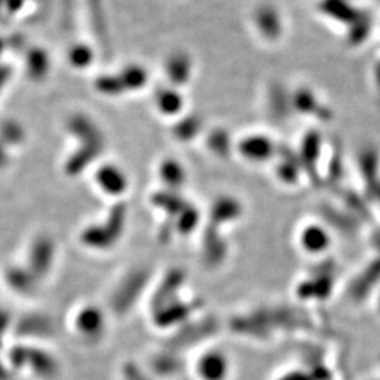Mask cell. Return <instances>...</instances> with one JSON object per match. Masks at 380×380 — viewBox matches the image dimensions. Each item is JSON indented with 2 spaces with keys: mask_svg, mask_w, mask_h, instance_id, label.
<instances>
[{
  "mask_svg": "<svg viewBox=\"0 0 380 380\" xmlns=\"http://www.w3.org/2000/svg\"><path fill=\"white\" fill-rule=\"evenodd\" d=\"M27 69L28 74L38 79L42 78L47 74L48 69V60L45 52L41 49H33L28 56H27Z\"/></svg>",
  "mask_w": 380,
  "mask_h": 380,
  "instance_id": "obj_1",
  "label": "cell"
},
{
  "mask_svg": "<svg viewBox=\"0 0 380 380\" xmlns=\"http://www.w3.org/2000/svg\"><path fill=\"white\" fill-rule=\"evenodd\" d=\"M49 244L47 241H40L34 249H33V266L37 270H45L48 266V259H49Z\"/></svg>",
  "mask_w": 380,
  "mask_h": 380,
  "instance_id": "obj_2",
  "label": "cell"
},
{
  "mask_svg": "<svg viewBox=\"0 0 380 380\" xmlns=\"http://www.w3.org/2000/svg\"><path fill=\"white\" fill-rule=\"evenodd\" d=\"M0 133H2V135L5 137V140L8 142H12V144H16V142L22 141V138H23V133H22L20 127L13 123H6L2 129H0Z\"/></svg>",
  "mask_w": 380,
  "mask_h": 380,
  "instance_id": "obj_3",
  "label": "cell"
},
{
  "mask_svg": "<svg viewBox=\"0 0 380 380\" xmlns=\"http://www.w3.org/2000/svg\"><path fill=\"white\" fill-rule=\"evenodd\" d=\"M72 63H75V64H81V65H83V64H88V61H89V56H88V51L83 48V47H81V48H76L74 52H72Z\"/></svg>",
  "mask_w": 380,
  "mask_h": 380,
  "instance_id": "obj_4",
  "label": "cell"
},
{
  "mask_svg": "<svg viewBox=\"0 0 380 380\" xmlns=\"http://www.w3.org/2000/svg\"><path fill=\"white\" fill-rule=\"evenodd\" d=\"M10 75V69L8 67H0V89H2L6 83V81L9 79Z\"/></svg>",
  "mask_w": 380,
  "mask_h": 380,
  "instance_id": "obj_5",
  "label": "cell"
},
{
  "mask_svg": "<svg viewBox=\"0 0 380 380\" xmlns=\"http://www.w3.org/2000/svg\"><path fill=\"white\" fill-rule=\"evenodd\" d=\"M6 159H8V156H6L5 151L2 149V147H0V165H3L6 162Z\"/></svg>",
  "mask_w": 380,
  "mask_h": 380,
  "instance_id": "obj_6",
  "label": "cell"
},
{
  "mask_svg": "<svg viewBox=\"0 0 380 380\" xmlns=\"http://www.w3.org/2000/svg\"><path fill=\"white\" fill-rule=\"evenodd\" d=\"M3 47H5V41H3V40H0V52L3 51Z\"/></svg>",
  "mask_w": 380,
  "mask_h": 380,
  "instance_id": "obj_7",
  "label": "cell"
},
{
  "mask_svg": "<svg viewBox=\"0 0 380 380\" xmlns=\"http://www.w3.org/2000/svg\"><path fill=\"white\" fill-rule=\"evenodd\" d=\"M5 2H6V0H0V6H2Z\"/></svg>",
  "mask_w": 380,
  "mask_h": 380,
  "instance_id": "obj_8",
  "label": "cell"
}]
</instances>
